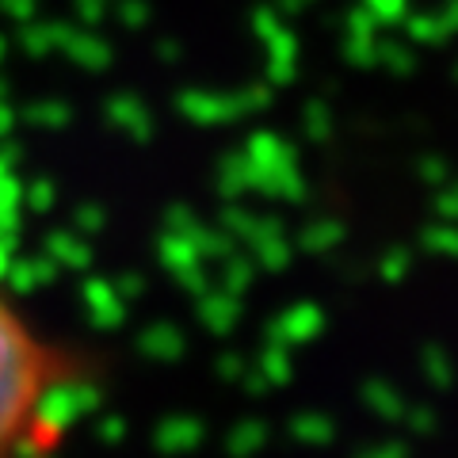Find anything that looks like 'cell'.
Instances as JSON below:
<instances>
[{"instance_id": "cell-1", "label": "cell", "mask_w": 458, "mask_h": 458, "mask_svg": "<svg viewBox=\"0 0 458 458\" xmlns=\"http://www.w3.org/2000/svg\"><path fill=\"white\" fill-rule=\"evenodd\" d=\"M89 382V360L0 286V458H50Z\"/></svg>"}]
</instances>
